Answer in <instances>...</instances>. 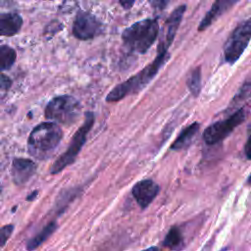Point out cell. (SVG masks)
Here are the masks:
<instances>
[{"label": "cell", "mask_w": 251, "mask_h": 251, "mask_svg": "<svg viewBox=\"0 0 251 251\" xmlns=\"http://www.w3.org/2000/svg\"><path fill=\"white\" fill-rule=\"evenodd\" d=\"M170 54L168 51H158V55L149 65L129 77L127 80L118 84L107 95V102H117L127 95L138 93L142 90L157 75L159 70L166 64Z\"/></svg>", "instance_id": "obj_1"}, {"label": "cell", "mask_w": 251, "mask_h": 251, "mask_svg": "<svg viewBox=\"0 0 251 251\" xmlns=\"http://www.w3.org/2000/svg\"><path fill=\"white\" fill-rule=\"evenodd\" d=\"M63 137V130L56 123L45 122L36 126L27 139L29 155L38 159H48L56 150Z\"/></svg>", "instance_id": "obj_2"}, {"label": "cell", "mask_w": 251, "mask_h": 251, "mask_svg": "<svg viewBox=\"0 0 251 251\" xmlns=\"http://www.w3.org/2000/svg\"><path fill=\"white\" fill-rule=\"evenodd\" d=\"M157 19H145L126 27L122 33L125 46L131 52L143 54L151 47L158 36Z\"/></svg>", "instance_id": "obj_3"}, {"label": "cell", "mask_w": 251, "mask_h": 251, "mask_svg": "<svg viewBox=\"0 0 251 251\" xmlns=\"http://www.w3.org/2000/svg\"><path fill=\"white\" fill-rule=\"evenodd\" d=\"M94 125V114L92 112H86L82 126L74 134L67 150L53 163L49 170L52 175L58 174L63 171L66 167L70 166L75 162L76 156L80 152L82 146L86 141L87 134Z\"/></svg>", "instance_id": "obj_4"}, {"label": "cell", "mask_w": 251, "mask_h": 251, "mask_svg": "<svg viewBox=\"0 0 251 251\" xmlns=\"http://www.w3.org/2000/svg\"><path fill=\"white\" fill-rule=\"evenodd\" d=\"M44 114L48 120L70 126L77 120L80 114V104L71 95H59L49 101Z\"/></svg>", "instance_id": "obj_5"}, {"label": "cell", "mask_w": 251, "mask_h": 251, "mask_svg": "<svg viewBox=\"0 0 251 251\" xmlns=\"http://www.w3.org/2000/svg\"><path fill=\"white\" fill-rule=\"evenodd\" d=\"M251 40V19L239 24L226 42L224 53L227 63L236 62Z\"/></svg>", "instance_id": "obj_6"}, {"label": "cell", "mask_w": 251, "mask_h": 251, "mask_svg": "<svg viewBox=\"0 0 251 251\" xmlns=\"http://www.w3.org/2000/svg\"><path fill=\"white\" fill-rule=\"evenodd\" d=\"M245 120L244 109H239L228 118L209 126L203 133V138L207 144H216L226 138L238 125Z\"/></svg>", "instance_id": "obj_7"}, {"label": "cell", "mask_w": 251, "mask_h": 251, "mask_svg": "<svg viewBox=\"0 0 251 251\" xmlns=\"http://www.w3.org/2000/svg\"><path fill=\"white\" fill-rule=\"evenodd\" d=\"M102 32L101 22L92 14L79 11L73 24V34L80 40H88Z\"/></svg>", "instance_id": "obj_8"}, {"label": "cell", "mask_w": 251, "mask_h": 251, "mask_svg": "<svg viewBox=\"0 0 251 251\" xmlns=\"http://www.w3.org/2000/svg\"><path fill=\"white\" fill-rule=\"evenodd\" d=\"M185 12V5L176 7L168 18L164 26V32L158 45V51H168V48L174 41L176 30Z\"/></svg>", "instance_id": "obj_9"}, {"label": "cell", "mask_w": 251, "mask_h": 251, "mask_svg": "<svg viewBox=\"0 0 251 251\" xmlns=\"http://www.w3.org/2000/svg\"><path fill=\"white\" fill-rule=\"evenodd\" d=\"M159 190V185L152 179H142L133 185L131 193L137 204L145 209L158 195Z\"/></svg>", "instance_id": "obj_10"}, {"label": "cell", "mask_w": 251, "mask_h": 251, "mask_svg": "<svg viewBox=\"0 0 251 251\" xmlns=\"http://www.w3.org/2000/svg\"><path fill=\"white\" fill-rule=\"evenodd\" d=\"M36 171L35 163L26 158H15L12 163L11 176L17 185L25 184L34 175Z\"/></svg>", "instance_id": "obj_11"}, {"label": "cell", "mask_w": 251, "mask_h": 251, "mask_svg": "<svg viewBox=\"0 0 251 251\" xmlns=\"http://www.w3.org/2000/svg\"><path fill=\"white\" fill-rule=\"evenodd\" d=\"M23 25V19L17 13H0V36H13Z\"/></svg>", "instance_id": "obj_12"}, {"label": "cell", "mask_w": 251, "mask_h": 251, "mask_svg": "<svg viewBox=\"0 0 251 251\" xmlns=\"http://www.w3.org/2000/svg\"><path fill=\"white\" fill-rule=\"evenodd\" d=\"M233 4H235V1H232V0H219V1H216L212 5L209 12L205 15V17L201 21V23L198 26V30L202 31V30L206 29L221 15H223L226 11H227V9H229Z\"/></svg>", "instance_id": "obj_13"}, {"label": "cell", "mask_w": 251, "mask_h": 251, "mask_svg": "<svg viewBox=\"0 0 251 251\" xmlns=\"http://www.w3.org/2000/svg\"><path fill=\"white\" fill-rule=\"evenodd\" d=\"M57 224L56 222H51L47 226H45L38 233H36L34 236H32L25 245V248L27 251H33L37 249L44 241H46L56 230Z\"/></svg>", "instance_id": "obj_14"}, {"label": "cell", "mask_w": 251, "mask_h": 251, "mask_svg": "<svg viewBox=\"0 0 251 251\" xmlns=\"http://www.w3.org/2000/svg\"><path fill=\"white\" fill-rule=\"evenodd\" d=\"M199 130V124L193 123L186 128H184L180 134L177 136V138L175 140V142L172 144L173 150H181L184 147H186L189 142L192 140L193 136L197 133Z\"/></svg>", "instance_id": "obj_15"}, {"label": "cell", "mask_w": 251, "mask_h": 251, "mask_svg": "<svg viewBox=\"0 0 251 251\" xmlns=\"http://www.w3.org/2000/svg\"><path fill=\"white\" fill-rule=\"evenodd\" d=\"M163 246L173 251H179L183 247V237L178 227L173 226L163 240Z\"/></svg>", "instance_id": "obj_16"}, {"label": "cell", "mask_w": 251, "mask_h": 251, "mask_svg": "<svg viewBox=\"0 0 251 251\" xmlns=\"http://www.w3.org/2000/svg\"><path fill=\"white\" fill-rule=\"evenodd\" d=\"M17 53L9 45H0V72L9 70L15 63Z\"/></svg>", "instance_id": "obj_17"}, {"label": "cell", "mask_w": 251, "mask_h": 251, "mask_svg": "<svg viewBox=\"0 0 251 251\" xmlns=\"http://www.w3.org/2000/svg\"><path fill=\"white\" fill-rule=\"evenodd\" d=\"M187 86L190 92L194 96H198L201 89V71L200 68H196L190 74L187 79Z\"/></svg>", "instance_id": "obj_18"}, {"label": "cell", "mask_w": 251, "mask_h": 251, "mask_svg": "<svg viewBox=\"0 0 251 251\" xmlns=\"http://www.w3.org/2000/svg\"><path fill=\"white\" fill-rule=\"evenodd\" d=\"M14 231V225L9 224L0 227V248L5 246Z\"/></svg>", "instance_id": "obj_19"}, {"label": "cell", "mask_w": 251, "mask_h": 251, "mask_svg": "<svg viewBox=\"0 0 251 251\" xmlns=\"http://www.w3.org/2000/svg\"><path fill=\"white\" fill-rule=\"evenodd\" d=\"M11 85V80L8 76L0 75V88L3 90H7Z\"/></svg>", "instance_id": "obj_20"}, {"label": "cell", "mask_w": 251, "mask_h": 251, "mask_svg": "<svg viewBox=\"0 0 251 251\" xmlns=\"http://www.w3.org/2000/svg\"><path fill=\"white\" fill-rule=\"evenodd\" d=\"M244 151H245V155L246 157L251 160V134L250 136L248 137L246 143H245V146H244Z\"/></svg>", "instance_id": "obj_21"}, {"label": "cell", "mask_w": 251, "mask_h": 251, "mask_svg": "<svg viewBox=\"0 0 251 251\" xmlns=\"http://www.w3.org/2000/svg\"><path fill=\"white\" fill-rule=\"evenodd\" d=\"M37 193H38V191H37V190H34L31 194H29V195L26 197V200H28V201H32V200L36 197Z\"/></svg>", "instance_id": "obj_22"}, {"label": "cell", "mask_w": 251, "mask_h": 251, "mask_svg": "<svg viewBox=\"0 0 251 251\" xmlns=\"http://www.w3.org/2000/svg\"><path fill=\"white\" fill-rule=\"evenodd\" d=\"M142 251H162V250L160 248L156 247V246H151V247H149V248H147L145 250H142Z\"/></svg>", "instance_id": "obj_23"}, {"label": "cell", "mask_w": 251, "mask_h": 251, "mask_svg": "<svg viewBox=\"0 0 251 251\" xmlns=\"http://www.w3.org/2000/svg\"><path fill=\"white\" fill-rule=\"evenodd\" d=\"M247 182H248V184H250V185H251V176L248 177V180H247Z\"/></svg>", "instance_id": "obj_24"}, {"label": "cell", "mask_w": 251, "mask_h": 251, "mask_svg": "<svg viewBox=\"0 0 251 251\" xmlns=\"http://www.w3.org/2000/svg\"><path fill=\"white\" fill-rule=\"evenodd\" d=\"M1 189H2V186H1V183H0V192H1Z\"/></svg>", "instance_id": "obj_25"}]
</instances>
